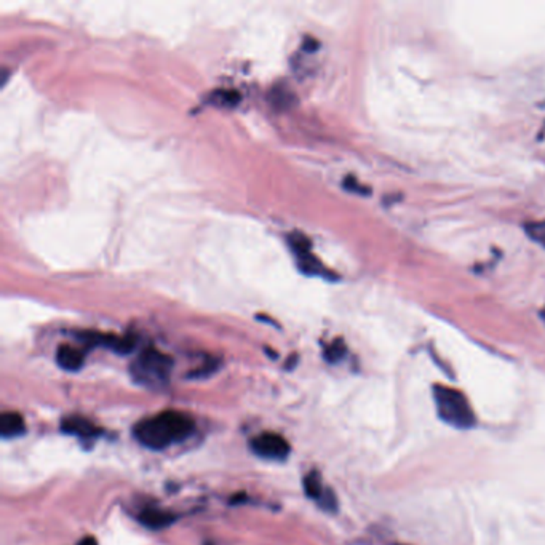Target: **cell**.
Returning <instances> with one entry per match:
<instances>
[{
    "label": "cell",
    "mask_w": 545,
    "mask_h": 545,
    "mask_svg": "<svg viewBox=\"0 0 545 545\" xmlns=\"http://www.w3.org/2000/svg\"><path fill=\"white\" fill-rule=\"evenodd\" d=\"M195 430L194 419L181 411H163L138 422L133 435L138 442L149 450L160 451L171 445L182 443Z\"/></svg>",
    "instance_id": "cell-1"
},
{
    "label": "cell",
    "mask_w": 545,
    "mask_h": 545,
    "mask_svg": "<svg viewBox=\"0 0 545 545\" xmlns=\"http://www.w3.org/2000/svg\"><path fill=\"white\" fill-rule=\"evenodd\" d=\"M171 370H173V358L170 355L154 347H148L133 361L130 373L134 381L141 385L163 387L168 382Z\"/></svg>",
    "instance_id": "cell-2"
},
{
    "label": "cell",
    "mask_w": 545,
    "mask_h": 545,
    "mask_svg": "<svg viewBox=\"0 0 545 545\" xmlns=\"http://www.w3.org/2000/svg\"><path fill=\"white\" fill-rule=\"evenodd\" d=\"M433 397L440 418L446 424L457 428H469L475 426L476 421L474 409H471L469 400L462 392L445 387V385H435Z\"/></svg>",
    "instance_id": "cell-3"
},
{
    "label": "cell",
    "mask_w": 545,
    "mask_h": 545,
    "mask_svg": "<svg viewBox=\"0 0 545 545\" xmlns=\"http://www.w3.org/2000/svg\"><path fill=\"white\" fill-rule=\"evenodd\" d=\"M251 451L254 452L256 456L264 457V459H272V461H281V459H286L288 455H290V443L281 437V435L275 433V432H264L258 435L251 440Z\"/></svg>",
    "instance_id": "cell-4"
},
{
    "label": "cell",
    "mask_w": 545,
    "mask_h": 545,
    "mask_svg": "<svg viewBox=\"0 0 545 545\" xmlns=\"http://www.w3.org/2000/svg\"><path fill=\"white\" fill-rule=\"evenodd\" d=\"M61 430L63 433L72 435L81 440H95L102 433L101 427L95 426L93 422L82 416H69L63 422H61Z\"/></svg>",
    "instance_id": "cell-5"
},
{
    "label": "cell",
    "mask_w": 545,
    "mask_h": 545,
    "mask_svg": "<svg viewBox=\"0 0 545 545\" xmlns=\"http://www.w3.org/2000/svg\"><path fill=\"white\" fill-rule=\"evenodd\" d=\"M138 520L144 528H148L151 531H160L173 525L177 520V515L167 510H162V508L148 507L139 513Z\"/></svg>",
    "instance_id": "cell-6"
},
{
    "label": "cell",
    "mask_w": 545,
    "mask_h": 545,
    "mask_svg": "<svg viewBox=\"0 0 545 545\" xmlns=\"http://www.w3.org/2000/svg\"><path fill=\"white\" fill-rule=\"evenodd\" d=\"M57 363L61 370L76 373L83 366L85 355L81 348L72 347L69 344H63L57 351Z\"/></svg>",
    "instance_id": "cell-7"
},
{
    "label": "cell",
    "mask_w": 545,
    "mask_h": 545,
    "mask_svg": "<svg viewBox=\"0 0 545 545\" xmlns=\"http://www.w3.org/2000/svg\"><path fill=\"white\" fill-rule=\"evenodd\" d=\"M26 433V424L20 413L7 411L0 416V437L4 440L18 438Z\"/></svg>",
    "instance_id": "cell-8"
},
{
    "label": "cell",
    "mask_w": 545,
    "mask_h": 545,
    "mask_svg": "<svg viewBox=\"0 0 545 545\" xmlns=\"http://www.w3.org/2000/svg\"><path fill=\"white\" fill-rule=\"evenodd\" d=\"M269 100H271V104L277 111H288V109H291L298 102V96L291 90L290 85L280 82L272 87L271 93H269Z\"/></svg>",
    "instance_id": "cell-9"
},
{
    "label": "cell",
    "mask_w": 545,
    "mask_h": 545,
    "mask_svg": "<svg viewBox=\"0 0 545 545\" xmlns=\"http://www.w3.org/2000/svg\"><path fill=\"white\" fill-rule=\"evenodd\" d=\"M299 271L307 274V275H322L327 277V269L322 266V262L318 261L312 251H304V253L295 254Z\"/></svg>",
    "instance_id": "cell-10"
},
{
    "label": "cell",
    "mask_w": 545,
    "mask_h": 545,
    "mask_svg": "<svg viewBox=\"0 0 545 545\" xmlns=\"http://www.w3.org/2000/svg\"><path fill=\"white\" fill-rule=\"evenodd\" d=\"M303 486H304V493L307 498L314 499V500H320L322 496L324 493V488L323 483H322V476L320 474H318L317 470H312L309 471L307 475L304 476V481H303Z\"/></svg>",
    "instance_id": "cell-11"
},
{
    "label": "cell",
    "mask_w": 545,
    "mask_h": 545,
    "mask_svg": "<svg viewBox=\"0 0 545 545\" xmlns=\"http://www.w3.org/2000/svg\"><path fill=\"white\" fill-rule=\"evenodd\" d=\"M240 100V93L235 90H216L210 95V101L221 107H235Z\"/></svg>",
    "instance_id": "cell-12"
},
{
    "label": "cell",
    "mask_w": 545,
    "mask_h": 545,
    "mask_svg": "<svg viewBox=\"0 0 545 545\" xmlns=\"http://www.w3.org/2000/svg\"><path fill=\"white\" fill-rule=\"evenodd\" d=\"M346 351L347 348H346L344 342H342L341 339H336L332 342V344L324 347L323 357H324V360L328 361V363H338V361L344 358Z\"/></svg>",
    "instance_id": "cell-13"
},
{
    "label": "cell",
    "mask_w": 545,
    "mask_h": 545,
    "mask_svg": "<svg viewBox=\"0 0 545 545\" xmlns=\"http://www.w3.org/2000/svg\"><path fill=\"white\" fill-rule=\"evenodd\" d=\"M216 370H218V361L213 360V361H208V363H205V366H200V368L189 373L187 377H191V379H204L206 376L213 375V373L216 371Z\"/></svg>",
    "instance_id": "cell-14"
},
{
    "label": "cell",
    "mask_w": 545,
    "mask_h": 545,
    "mask_svg": "<svg viewBox=\"0 0 545 545\" xmlns=\"http://www.w3.org/2000/svg\"><path fill=\"white\" fill-rule=\"evenodd\" d=\"M318 504L328 512H336V508H338V500H336V496L329 488L324 489V493L322 496V499L318 500Z\"/></svg>",
    "instance_id": "cell-15"
},
{
    "label": "cell",
    "mask_w": 545,
    "mask_h": 545,
    "mask_svg": "<svg viewBox=\"0 0 545 545\" xmlns=\"http://www.w3.org/2000/svg\"><path fill=\"white\" fill-rule=\"evenodd\" d=\"M529 234L536 238V240L545 242V221L536 223L529 225Z\"/></svg>",
    "instance_id": "cell-16"
},
{
    "label": "cell",
    "mask_w": 545,
    "mask_h": 545,
    "mask_svg": "<svg viewBox=\"0 0 545 545\" xmlns=\"http://www.w3.org/2000/svg\"><path fill=\"white\" fill-rule=\"evenodd\" d=\"M344 187H347L348 191L357 192V194H368V192H365V187H361L357 184V182H355L353 177H347V180L344 181Z\"/></svg>",
    "instance_id": "cell-17"
},
{
    "label": "cell",
    "mask_w": 545,
    "mask_h": 545,
    "mask_svg": "<svg viewBox=\"0 0 545 545\" xmlns=\"http://www.w3.org/2000/svg\"><path fill=\"white\" fill-rule=\"evenodd\" d=\"M303 48L307 52H315L318 48V42L314 39V37H305L304 39V44H303Z\"/></svg>",
    "instance_id": "cell-18"
},
{
    "label": "cell",
    "mask_w": 545,
    "mask_h": 545,
    "mask_svg": "<svg viewBox=\"0 0 545 545\" xmlns=\"http://www.w3.org/2000/svg\"><path fill=\"white\" fill-rule=\"evenodd\" d=\"M77 545H98V541L93 536H87V537H83Z\"/></svg>",
    "instance_id": "cell-19"
},
{
    "label": "cell",
    "mask_w": 545,
    "mask_h": 545,
    "mask_svg": "<svg viewBox=\"0 0 545 545\" xmlns=\"http://www.w3.org/2000/svg\"><path fill=\"white\" fill-rule=\"evenodd\" d=\"M296 363H298V355H291L290 360L286 361L285 368H286V370H293V366H296Z\"/></svg>",
    "instance_id": "cell-20"
},
{
    "label": "cell",
    "mask_w": 545,
    "mask_h": 545,
    "mask_svg": "<svg viewBox=\"0 0 545 545\" xmlns=\"http://www.w3.org/2000/svg\"><path fill=\"white\" fill-rule=\"evenodd\" d=\"M7 81H8V69H7V67H4V71H2V85L7 83Z\"/></svg>",
    "instance_id": "cell-21"
}]
</instances>
